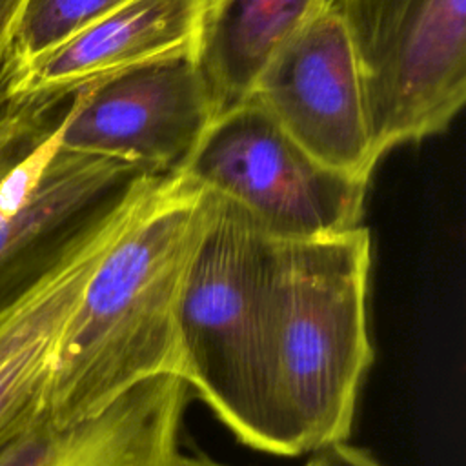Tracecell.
Here are the masks:
<instances>
[{
	"instance_id": "1",
	"label": "cell",
	"mask_w": 466,
	"mask_h": 466,
	"mask_svg": "<svg viewBox=\"0 0 466 466\" xmlns=\"http://www.w3.org/2000/svg\"><path fill=\"white\" fill-rule=\"evenodd\" d=\"M217 209L218 198L186 175H164L95 268L62 333L46 400L53 422L87 419L153 377H178V300Z\"/></svg>"
},
{
	"instance_id": "2",
	"label": "cell",
	"mask_w": 466,
	"mask_h": 466,
	"mask_svg": "<svg viewBox=\"0 0 466 466\" xmlns=\"http://www.w3.org/2000/svg\"><path fill=\"white\" fill-rule=\"evenodd\" d=\"M370 231L275 240L262 342V451L348 441L373 364Z\"/></svg>"
},
{
	"instance_id": "3",
	"label": "cell",
	"mask_w": 466,
	"mask_h": 466,
	"mask_svg": "<svg viewBox=\"0 0 466 466\" xmlns=\"http://www.w3.org/2000/svg\"><path fill=\"white\" fill-rule=\"evenodd\" d=\"M71 96L0 82V315L33 291L146 171L60 144Z\"/></svg>"
},
{
	"instance_id": "4",
	"label": "cell",
	"mask_w": 466,
	"mask_h": 466,
	"mask_svg": "<svg viewBox=\"0 0 466 466\" xmlns=\"http://www.w3.org/2000/svg\"><path fill=\"white\" fill-rule=\"evenodd\" d=\"M275 240L218 198L177 309L178 379L262 451V342Z\"/></svg>"
},
{
	"instance_id": "5",
	"label": "cell",
	"mask_w": 466,
	"mask_h": 466,
	"mask_svg": "<svg viewBox=\"0 0 466 466\" xmlns=\"http://www.w3.org/2000/svg\"><path fill=\"white\" fill-rule=\"evenodd\" d=\"M177 173L277 242L360 226L368 187L315 160L248 98L215 116Z\"/></svg>"
},
{
	"instance_id": "6",
	"label": "cell",
	"mask_w": 466,
	"mask_h": 466,
	"mask_svg": "<svg viewBox=\"0 0 466 466\" xmlns=\"http://www.w3.org/2000/svg\"><path fill=\"white\" fill-rule=\"evenodd\" d=\"M377 158L442 133L466 100V0H339Z\"/></svg>"
},
{
	"instance_id": "7",
	"label": "cell",
	"mask_w": 466,
	"mask_h": 466,
	"mask_svg": "<svg viewBox=\"0 0 466 466\" xmlns=\"http://www.w3.org/2000/svg\"><path fill=\"white\" fill-rule=\"evenodd\" d=\"M248 100L320 164L370 180L379 162L355 46L339 0H322L275 47Z\"/></svg>"
},
{
	"instance_id": "8",
	"label": "cell",
	"mask_w": 466,
	"mask_h": 466,
	"mask_svg": "<svg viewBox=\"0 0 466 466\" xmlns=\"http://www.w3.org/2000/svg\"><path fill=\"white\" fill-rule=\"evenodd\" d=\"M215 116L197 60H164L76 91L60 144L146 173H177Z\"/></svg>"
},
{
	"instance_id": "9",
	"label": "cell",
	"mask_w": 466,
	"mask_h": 466,
	"mask_svg": "<svg viewBox=\"0 0 466 466\" xmlns=\"http://www.w3.org/2000/svg\"><path fill=\"white\" fill-rule=\"evenodd\" d=\"M162 175L137 177L102 222L20 302L0 315V446L44 410L62 333L95 268L149 206Z\"/></svg>"
},
{
	"instance_id": "10",
	"label": "cell",
	"mask_w": 466,
	"mask_h": 466,
	"mask_svg": "<svg viewBox=\"0 0 466 466\" xmlns=\"http://www.w3.org/2000/svg\"><path fill=\"white\" fill-rule=\"evenodd\" d=\"M209 0H124L22 71L11 91L71 96L111 76L175 58L197 60Z\"/></svg>"
},
{
	"instance_id": "11",
	"label": "cell",
	"mask_w": 466,
	"mask_h": 466,
	"mask_svg": "<svg viewBox=\"0 0 466 466\" xmlns=\"http://www.w3.org/2000/svg\"><path fill=\"white\" fill-rule=\"evenodd\" d=\"M189 397L182 379L160 375L71 424L44 410L0 446V466H171Z\"/></svg>"
},
{
	"instance_id": "12",
	"label": "cell",
	"mask_w": 466,
	"mask_h": 466,
	"mask_svg": "<svg viewBox=\"0 0 466 466\" xmlns=\"http://www.w3.org/2000/svg\"><path fill=\"white\" fill-rule=\"evenodd\" d=\"M322 0H209L197 64L217 115L244 102L275 47Z\"/></svg>"
},
{
	"instance_id": "13",
	"label": "cell",
	"mask_w": 466,
	"mask_h": 466,
	"mask_svg": "<svg viewBox=\"0 0 466 466\" xmlns=\"http://www.w3.org/2000/svg\"><path fill=\"white\" fill-rule=\"evenodd\" d=\"M124 0H27L5 47L0 75H15Z\"/></svg>"
},
{
	"instance_id": "14",
	"label": "cell",
	"mask_w": 466,
	"mask_h": 466,
	"mask_svg": "<svg viewBox=\"0 0 466 466\" xmlns=\"http://www.w3.org/2000/svg\"><path fill=\"white\" fill-rule=\"evenodd\" d=\"M306 466H384L368 450L339 441L309 453Z\"/></svg>"
},
{
	"instance_id": "15",
	"label": "cell",
	"mask_w": 466,
	"mask_h": 466,
	"mask_svg": "<svg viewBox=\"0 0 466 466\" xmlns=\"http://www.w3.org/2000/svg\"><path fill=\"white\" fill-rule=\"evenodd\" d=\"M25 2L27 0H0V64Z\"/></svg>"
},
{
	"instance_id": "16",
	"label": "cell",
	"mask_w": 466,
	"mask_h": 466,
	"mask_svg": "<svg viewBox=\"0 0 466 466\" xmlns=\"http://www.w3.org/2000/svg\"><path fill=\"white\" fill-rule=\"evenodd\" d=\"M171 466H226L222 462L213 461L211 457L204 455V453H193V455H184V453H177Z\"/></svg>"
}]
</instances>
